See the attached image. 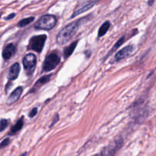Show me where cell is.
I'll return each instance as SVG.
<instances>
[{
    "label": "cell",
    "instance_id": "1",
    "mask_svg": "<svg viewBox=\"0 0 156 156\" xmlns=\"http://www.w3.org/2000/svg\"><path fill=\"white\" fill-rule=\"evenodd\" d=\"M88 17L89 16H87L86 18H81L78 21H73V22L70 23L68 25L64 27L58 33L57 36H56V43L59 45H63L72 39V37L76 34L79 27L83 24V23L86 20L88 19Z\"/></svg>",
    "mask_w": 156,
    "mask_h": 156
},
{
    "label": "cell",
    "instance_id": "2",
    "mask_svg": "<svg viewBox=\"0 0 156 156\" xmlns=\"http://www.w3.org/2000/svg\"><path fill=\"white\" fill-rule=\"evenodd\" d=\"M56 18L53 15H45L39 18L35 23L34 27L38 30H50L56 26Z\"/></svg>",
    "mask_w": 156,
    "mask_h": 156
},
{
    "label": "cell",
    "instance_id": "3",
    "mask_svg": "<svg viewBox=\"0 0 156 156\" xmlns=\"http://www.w3.org/2000/svg\"><path fill=\"white\" fill-rule=\"evenodd\" d=\"M47 36L45 34H41L31 37L28 44V50H32L37 53H40L42 52L45 44Z\"/></svg>",
    "mask_w": 156,
    "mask_h": 156
},
{
    "label": "cell",
    "instance_id": "4",
    "mask_svg": "<svg viewBox=\"0 0 156 156\" xmlns=\"http://www.w3.org/2000/svg\"><path fill=\"white\" fill-rule=\"evenodd\" d=\"M60 62V58L56 52H52L46 57L43 66V71L50 72L54 69Z\"/></svg>",
    "mask_w": 156,
    "mask_h": 156
},
{
    "label": "cell",
    "instance_id": "5",
    "mask_svg": "<svg viewBox=\"0 0 156 156\" xmlns=\"http://www.w3.org/2000/svg\"><path fill=\"white\" fill-rule=\"evenodd\" d=\"M99 0H79L71 18H74L86 11L89 10Z\"/></svg>",
    "mask_w": 156,
    "mask_h": 156
},
{
    "label": "cell",
    "instance_id": "6",
    "mask_svg": "<svg viewBox=\"0 0 156 156\" xmlns=\"http://www.w3.org/2000/svg\"><path fill=\"white\" fill-rule=\"evenodd\" d=\"M24 70L27 76H31L36 68L37 58L33 53H28L24 57L22 60Z\"/></svg>",
    "mask_w": 156,
    "mask_h": 156
},
{
    "label": "cell",
    "instance_id": "7",
    "mask_svg": "<svg viewBox=\"0 0 156 156\" xmlns=\"http://www.w3.org/2000/svg\"><path fill=\"white\" fill-rule=\"evenodd\" d=\"M122 143H120V141H116L114 144L110 145L109 146L105 147L100 153L94 156H114L115 152H117V149H120L122 146Z\"/></svg>",
    "mask_w": 156,
    "mask_h": 156
},
{
    "label": "cell",
    "instance_id": "8",
    "mask_svg": "<svg viewBox=\"0 0 156 156\" xmlns=\"http://www.w3.org/2000/svg\"><path fill=\"white\" fill-rule=\"evenodd\" d=\"M134 50V46L133 45H128L126 47H123L120 50H119L117 53H116L115 56H114V60L116 62L122 60L124 58L127 57L129 55L132 54V53Z\"/></svg>",
    "mask_w": 156,
    "mask_h": 156
},
{
    "label": "cell",
    "instance_id": "9",
    "mask_svg": "<svg viewBox=\"0 0 156 156\" xmlns=\"http://www.w3.org/2000/svg\"><path fill=\"white\" fill-rule=\"evenodd\" d=\"M20 70H21V67L20 65L18 62H15L13 65L11 66L10 69H9V74H8V79L9 80H15L18 77V75H19Z\"/></svg>",
    "mask_w": 156,
    "mask_h": 156
},
{
    "label": "cell",
    "instance_id": "10",
    "mask_svg": "<svg viewBox=\"0 0 156 156\" xmlns=\"http://www.w3.org/2000/svg\"><path fill=\"white\" fill-rule=\"evenodd\" d=\"M15 52V47L13 44H9L5 46L2 51V57L5 60H8L14 55Z\"/></svg>",
    "mask_w": 156,
    "mask_h": 156
},
{
    "label": "cell",
    "instance_id": "11",
    "mask_svg": "<svg viewBox=\"0 0 156 156\" xmlns=\"http://www.w3.org/2000/svg\"><path fill=\"white\" fill-rule=\"evenodd\" d=\"M50 77H51V75H48V76H43V77H41V79H38L29 93H32V92H34V91H37V90L39 89L41 86H43L44 85H45L46 83H47V82L50 80Z\"/></svg>",
    "mask_w": 156,
    "mask_h": 156
},
{
    "label": "cell",
    "instance_id": "12",
    "mask_svg": "<svg viewBox=\"0 0 156 156\" xmlns=\"http://www.w3.org/2000/svg\"><path fill=\"white\" fill-rule=\"evenodd\" d=\"M22 91L23 89L21 87H18L17 88H15V89L12 91V94H10L9 98H8V104H9V105H12V104H14L15 102H16L19 99L20 96L21 95Z\"/></svg>",
    "mask_w": 156,
    "mask_h": 156
},
{
    "label": "cell",
    "instance_id": "13",
    "mask_svg": "<svg viewBox=\"0 0 156 156\" xmlns=\"http://www.w3.org/2000/svg\"><path fill=\"white\" fill-rule=\"evenodd\" d=\"M77 44H78V41H74L73 43H72V44H70L69 47H66V48L64 49L63 56L65 59L69 57V56L73 54V52H74V50H75V49H76V46H77Z\"/></svg>",
    "mask_w": 156,
    "mask_h": 156
},
{
    "label": "cell",
    "instance_id": "14",
    "mask_svg": "<svg viewBox=\"0 0 156 156\" xmlns=\"http://www.w3.org/2000/svg\"><path fill=\"white\" fill-rule=\"evenodd\" d=\"M23 125H24V117H21V118L17 121V123L12 126V129H11V131H10L11 135H14V134L16 133L17 132L21 130V128L23 127Z\"/></svg>",
    "mask_w": 156,
    "mask_h": 156
},
{
    "label": "cell",
    "instance_id": "15",
    "mask_svg": "<svg viewBox=\"0 0 156 156\" xmlns=\"http://www.w3.org/2000/svg\"><path fill=\"white\" fill-rule=\"evenodd\" d=\"M110 27H111V23H110V21H105V22L101 26L100 28H99V30H98V37H99L105 36V34H106L107 32H108V30H109Z\"/></svg>",
    "mask_w": 156,
    "mask_h": 156
},
{
    "label": "cell",
    "instance_id": "16",
    "mask_svg": "<svg viewBox=\"0 0 156 156\" xmlns=\"http://www.w3.org/2000/svg\"><path fill=\"white\" fill-rule=\"evenodd\" d=\"M34 20V17H29V18H24V19L21 20V21L18 22V26L20 27H25V26L28 25L30 23H31L32 21Z\"/></svg>",
    "mask_w": 156,
    "mask_h": 156
},
{
    "label": "cell",
    "instance_id": "17",
    "mask_svg": "<svg viewBox=\"0 0 156 156\" xmlns=\"http://www.w3.org/2000/svg\"><path fill=\"white\" fill-rule=\"evenodd\" d=\"M125 38H126V37H125V36H123V37H120V39H119L118 41H117V43H116V44H115V45H114V47H113V48L111 49V51H110L109 53H108V56H110V55H111V53H113V52L115 51V50H117V49L118 48V47H120V46H121L122 44H123V43H124V41H125Z\"/></svg>",
    "mask_w": 156,
    "mask_h": 156
},
{
    "label": "cell",
    "instance_id": "18",
    "mask_svg": "<svg viewBox=\"0 0 156 156\" xmlns=\"http://www.w3.org/2000/svg\"><path fill=\"white\" fill-rule=\"evenodd\" d=\"M8 124H9L8 120H5V119H2V120H0V132L4 130L8 126Z\"/></svg>",
    "mask_w": 156,
    "mask_h": 156
},
{
    "label": "cell",
    "instance_id": "19",
    "mask_svg": "<svg viewBox=\"0 0 156 156\" xmlns=\"http://www.w3.org/2000/svg\"><path fill=\"white\" fill-rule=\"evenodd\" d=\"M9 143H10V140H9V138L5 139V140H3L1 144H0V149H2V148L6 147L7 146H9Z\"/></svg>",
    "mask_w": 156,
    "mask_h": 156
},
{
    "label": "cell",
    "instance_id": "20",
    "mask_svg": "<svg viewBox=\"0 0 156 156\" xmlns=\"http://www.w3.org/2000/svg\"><path fill=\"white\" fill-rule=\"evenodd\" d=\"M37 111H38V110H37V108H34L33 109L31 110V111H30V113H29V117H30V118H32V117H35V116H36V114H37Z\"/></svg>",
    "mask_w": 156,
    "mask_h": 156
},
{
    "label": "cell",
    "instance_id": "21",
    "mask_svg": "<svg viewBox=\"0 0 156 156\" xmlns=\"http://www.w3.org/2000/svg\"><path fill=\"white\" fill-rule=\"evenodd\" d=\"M53 120H54V121L52 122L51 125H50V127H52V126H53V125H54L55 123L58 121V120H59V115H58V114H56V116H55V119Z\"/></svg>",
    "mask_w": 156,
    "mask_h": 156
},
{
    "label": "cell",
    "instance_id": "22",
    "mask_svg": "<svg viewBox=\"0 0 156 156\" xmlns=\"http://www.w3.org/2000/svg\"><path fill=\"white\" fill-rule=\"evenodd\" d=\"M15 16V14L13 13L12 14V15H9V16L7 17V18H5V20H9V19H12V18H13Z\"/></svg>",
    "mask_w": 156,
    "mask_h": 156
},
{
    "label": "cell",
    "instance_id": "23",
    "mask_svg": "<svg viewBox=\"0 0 156 156\" xmlns=\"http://www.w3.org/2000/svg\"><path fill=\"white\" fill-rule=\"evenodd\" d=\"M26 155H27V153H26V152H25V153H24V155H23V154H22V155H21V156H26Z\"/></svg>",
    "mask_w": 156,
    "mask_h": 156
}]
</instances>
